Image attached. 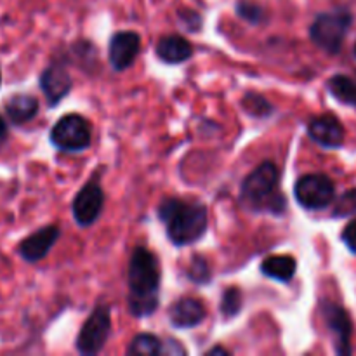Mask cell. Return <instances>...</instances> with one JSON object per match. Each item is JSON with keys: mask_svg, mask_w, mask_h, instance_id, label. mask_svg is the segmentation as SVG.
<instances>
[{"mask_svg": "<svg viewBox=\"0 0 356 356\" xmlns=\"http://www.w3.org/2000/svg\"><path fill=\"white\" fill-rule=\"evenodd\" d=\"M160 263L152 250L136 247L129 263V312L138 318L149 316L159 308Z\"/></svg>", "mask_w": 356, "mask_h": 356, "instance_id": "1", "label": "cell"}, {"mask_svg": "<svg viewBox=\"0 0 356 356\" xmlns=\"http://www.w3.org/2000/svg\"><path fill=\"white\" fill-rule=\"evenodd\" d=\"M159 218L165 225L170 242L179 247L200 240L209 226L207 207L181 198H165L159 205Z\"/></svg>", "mask_w": 356, "mask_h": 356, "instance_id": "2", "label": "cell"}, {"mask_svg": "<svg viewBox=\"0 0 356 356\" xmlns=\"http://www.w3.org/2000/svg\"><path fill=\"white\" fill-rule=\"evenodd\" d=\"M278 174L273 162H263L257 165L242 183V202L252 211H268L271 214H282L287 207L285 197L277 191Z\"/></svg>", "mask_w": 356, "mask_h": 356, "instance_id": "3", "label": "cell"}, {"mask_svg": "<svg viewBox=\"0 0 356 356\" xmlns=\"http://www.w3.org/2000/svg\"><path fill=\"white\" fill-rule=\"evenodd\" d=\"M353 23V14L348 9H334L318 14L309 28V35L315 45L322 51L337 54L343 47L346 33Z\"/></svg>", "mask_w": 356, "mask_h": 356, "instance_id": "4", "label": "cell"}, {"mask_svg": "<svg viewBox=\"0 0 356 356\" xmlns=\"http://www.w3.org/2000/svg\"><path fill=\"white\" fill-rule=\"evenodd\" d=\"M92 141L90 124L76 113L65 115L51 129V143L61 152H82Z\"/></svg>", "mask_w": 356, "mask_h": 356, "instance_id": "5", "label": "cell"}, {"mask_svg": "<svg viewBox=\"0 0 356 356\" xmlns=\"http://www.w3.org/2000/svg\"><path fill=\"white\" fill-rule=\"evenodd\" d=\"M296 200L308 211H322L334 202L336 184L325 174H306L296 183Z\"/></svg>", "mask_w": 356, "mask_h": 356, "instance_id": "6", "label": "cell"}, {"mask_svg": "<svg viewBox=\"0 0 356 356\" xmlns=\"http://www.w3.org/2000/svg\"><path fill=\"white\" fill-rule=\"evenodd\" d=\"M111 330V315L110 308L104 305L97 306L92 313L89 315V318L86 320V323L80 329L79 336H76V351L80 355H97L106 344L108 336H110Z\"/></svg>", "mask_w": 356, "mask_h": 356, "instance_id": "7", "label": "cell"}, {"mask_svg": "<svg viewBox=\"0 0 356 356\" xmlns=\"http://www.w3.org/2000/svg\"><path fill=\"white\" fill-rule=\"evenodd\" d=\"M104 204V193L101 188L99 181L94 177L89 183L82 186V190L76 193L75 200H73L72 211L73 218H75L76 225L79 226H90L97 221L101 211H103Z\"/></svg>", "mask_w": 356, "mask_h": 356, "instance_id": "8", "label": "cell"}, {"mask_svg": "<svg viewBox=\"0 0 356 356\" xmlns=\"http://www.w3.org/2000/svg\"><path fill=\"white\" fill-rule=\"evenodd\" d=\"M322 315L325 320L327 327L336 337V353L337 355H350L351 346V332H353V323H351L350 315L343 306L336 302H325L322 306Z\"/></svg>", "mask_w": 356, "mask_h": 356, "instance_id": "9", "label": "cell"}, {"mask_svg": "<svg viewBox=\"0 0 356 356\" xmlns=\"http://www.w3.org/2000/svg\"><path fill=\"white\" fill-rule=\"evenodd\" d=\"M141 49V37L136 31H118L111 37L108 45V58L111 68L124 72L134 63Z\"/></svg>", "mask_w": 356, "mask_h": 356, "instance_id": "10", "label": "cell"}, {"mask_svg": "<svg viewBox=\"0 0 356 356\" xmlns=\"http://www.w3.org/2000/svg\"><path fill=\"white\" fill-rule=\"evenodd\" d=\"M59 233H61L59 232V226H44V228L31 233L30 236H26V238L19 243L17 254H19L21 259H24L26 263H38V261H42L49 252H51L54 243L58 242Z\"/></svg>", "mask_w": 356, "mask_h": 356, "instance_id": "11", "label": "cell"}, {"mask_svg": "<svg viewBox=\"0 0 356 356\" xmlns=\"http://www.w3.org/2000/svg\"><path fill=\"white\" fill-rule=\"evenodd\" d=\"M38 83H40V89L47 99L49 106H56L59 101L65 99L73 86L72 76L63 65H49L40 73Z\"/></svg>", "mask_w": 356, "mask_h": 356, "instance_id": "12", "label": "cell"}, {"mask_svg": "<svg viewBox=\"0 0 356 356\" xmlns=\"http://www.w3.org/2000/svg\"><path fill=\"white\" fill-rule=\"evenodd\" d=\"M308 134L315 143H318L323 148H339L344 143V132L343 124L339 118L334 115H320L309 120L308 124Z\"/></svg>", "mask_w": 356, "mask_h": 356, "instance_id": "13", "label": "cell"}, {"mask_svg": "<svg viewBox=\"0 0 356 356\" xmlns=\"http://www.w3.org/2000/svg\"><path fill=\"white\" fill-rule=\"evenodd\" d=\"M205 306L195 298L177 299L169 309L170 323L177 329H193L205 320Z\"/></svg>", "mask_w": 356, "mask_h": 356, "instance_id": "14", "label": "cell"}, {"mask_svg": "<svg viewBox=\"0 0 356 356\" xmlns=\"http://www.w3.org/2000/svg\"><path fill=\"white\" fill-rule=\"evenodd\" d=\"M156 56L167 65H179L193 56V47L190 42L179 35H167L156 44Z\"/></svg>", "mask_w": 356, "mask_h": 356, "instance_id": "15", "label": "cell"}, {"mask_svg": "<svg viewBox=\"0 0 356 356\" xmlns=\"http://www.w3.org/2000/svg\"><path fill=\"white\" fill-rule=\"evenodd\" d=\"M6 113L13 124H26L37 117L38 99L31 94H14L6 101Z\"/></svg>", "mask_w": 356, "mask_h": 356, "instance_id": "16", "label": "cell"}, {"mask_svg": "<svg viewBox=\"0 0 356 356\" xmlns=\"http://www.w3.org/2000/svg\"><path fill=\"white\" fill-rule=\"evenodd\" d=\"M296 270H298V263L292 256H270L263 261L261 264V273L268 278H273V280L282 282V284H287L294 278Z\"/></svg>", "mask_w": 356, "mask_h": 356, "instance_id": "17", "label": "cell"}, {"mask_svg": "<svg viewBox=\"0 0 356 356\" xmlns=\"http://www.w3.org/2000/svg\"><path fill=\"white\" fill-rule=\"evenodd\" d=\"M329 90L339 103L356 108V80L348 75H334L329 80Z\"/></svg>", "mask_w": 356, "mask_h": 356, "instance_id": "18", "label": "cell"}, {"mask_svg": "<svg viewBox=\"0 0 356 356\" xmlns=\"http://www.w3.org/2000/svg\"><path fill=\"white\" fill-rule=\"evenodd\" d=\"M129 355H146L156 356L162 353V343L153 334H139L132 339V343L127 348Z\"/></svg>", "mask_w": 356, "mask_h": 356, "instance_id": "19", "label": "cell"}, {"mask_svg": "<svg viewBox=\"0 0 356 356\" xmlns=\"http://www.w3.org/2000/svg\"><path fill=\"white\" fill-rule=\"evenodd\" d=\"M242 106L252 117H270L275 111L273 104L266 97L256 92H247L242 99Z\"/></svg>", "mask_w": 356, "mask_h": 356, "instance_id": "20", "label": "cell"}, {"mask_svg": "<svg viewBox=\"0 0 356 356\" xmlns=\"http://www.w3.org/2000/svg\"><path fill=\"white\" fill-rule=\"evenodd\" d=\"M242 305H243L242 291L236 287H229L222 292L219 309H221V313L226 316V318H233V316H236L240 313Z\"/></svg>", "mask_w": 356, "mask_h": 356, "instance_id": "21", "label": "cell"}, {"mask_svg": "<svg viewBox=\"0 0 356 356\" xmlns=\"http://www.w3.org/2000/svg\"><path fill=\"white\" fill-rule=\"evenodd\" d=\"M235 10L243 21H247V23L250 24L263 23L264 17H266L264 7L259 6L257 2H254V0H238L235 6Z\"/></svg>", "mask_w": 356, "mask_h": 356, "instance_id": "22", "label": "cell"}, {"mask_svg": "<svg viewBox=\"0 0 356 356\" xmlns=\"http://www.w3.org/2000/svg\"><path fill=\"white\" fill-rule=\"evenodd\" d=\"M353 214H356V188L341 195L332 211L334 218H350Z\"/></svg>", "mask_w": 356, "mask_h": 356, "instance_id": "23", "label": "cell"}, {"mask_svg": "<svg viewBox=\"0 0 356 356\" xmlns=\"http://www.w3.org/2000/svg\"><path fill=\"white\" fill-rule=\"evenodd\" d=\"M188 277L195 282V284H207L211 280V268L209 263L202 256H195L188 270Z\"/></svg>", "mask_w": 356, "mask_h": 356, "instance_id": "24", "label": "cell"}, {"mask_svg": "<svg viewBox=\"0 0 356 356\" xmlns=\"http://www.w3.org/2000/svg\"><path fill=\"white\" fill-rule=\"evenodd\" d=\"M179 17L183 21L184 26L188 28L190 31H197L202 28V16L198 13L191 9H183L179 10Z\"/></svg>", "mask_w": 356, "mask_h": 356, "instance_id": "25", "label": "cell"}, {"mask_svg": "<svg viewBox=\"0 0 356 356\" xmlns=\"http://www.w3.org/2000/svg\"><path fill=\"white\" fill-rule=\"evenodd\" d=\"M343 242L346 243L348 249L351 250V252L356 254V219H353V221H350L346 225V228L343 229Z\"/></svg>", "mask_w": 356, "mask_h": 356, "instance_id": "26", "label": "cell"}, {"mask_svg": "<svg viewBox=\"0 0 356 356\" xmlns=\"http://www.w3.org/2000/svg\"><path fill=\"white\" fill-rule=\"evenodd\" d=\"M7 138H9V129H7L6 120H3L2 115H0V146L7 141Z\"/></svg>", "mask_w": 356, "mask_h": 356, "instance_id": "27", "label": "cell"}, {"mask_svg": "<svg viewBox=\"0 0 356 356\" xmlns=\"http://www.w3.org/2000/svg\"><path fill=\"white\" fill-rule=\"evenodd\" d=\"M209 355H228V351H226L225 348L218 346V348H212V350L209 351Z\"/></svg>", "mask_w": 356, "mask_h": 356, "instance_id": "28", "label": "cell"}, {"mask_svg": "<svg viewBox=\"0 0 356 356\" xmlns=\"http://www.w3.org/2000/svg\"><path fill=\"white\" fill-rule=\"evenodd\" d=\"M0 83H2V73H0Z\"/></svg>", "mask_w": 356, "mask_h": 356, "instance_id": "29", "label": "cell"}, {"mask_svg": "<svg viewBox=\"0 0 356 356\" xmlns=\"http://www.w3.org/2000/svg\"><path fill=\"white\" fill-rule=\"evenodd\" d=\"M355 54H356V47H355Z\"/></svg>", "mask_w": 356, "mask_h": 356, "instance_id": "30", "label": "cell"}]
</instances>
